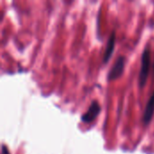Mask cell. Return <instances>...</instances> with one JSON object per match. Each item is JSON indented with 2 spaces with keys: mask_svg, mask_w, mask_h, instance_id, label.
I'll return each instance as SVG.
<instances>
[{
  "mask_svg": "<svg viewBox=\"0 0 154 154\" xmlns=\"http://www.w3.org/2000/svg\"><path fill=\"white\" fill-rule=\"evenodd\" d=\"M150 67H151V55H150V50L148 47H146L142 54V60H141V69L139 73V86L140 88H143L147 82V79L150 72Z\"/></svg>",
  "mask_w": 154,
  "mask_h": 154,
  "instance_id": "cell-1",
  "label": "cell"
},
{
  "mask_svg": "<svg viewBox=\"0 0 154 154\" xmlns=\"http://www.w3.org/2000/svg\"><path fill=\"white\" fill-rule=\"evenodd\" d=\"M115 45H116V32L113 31L108 41H107V44H106V47L105 50V53H104V57H103L104 63H106L109 60L111 55L114 52Z\"/></svg>",
  "mask_w": 154,
  "mask_h": 154,
  "instance_id": "cell-5",
  "label": "cell"
},
{
  "mask_svg": "<svg viewBox=\"0 0 154 154\" xmlns=\"http://www.w3.org/2000/svg\"><path fill=\"white\" fill-rule=\"evenodd\" d=\"M152 76H153V79H154V62H153V65H152Z\"/></svg>",
  "mask_w": 154,
  "mask_h": 154,
  "instance_id": "cell-7",
  "label": "cell"
},
{
  "mask_svg": "<svg viewBox=\"0 0 154 154\" xmlns=\"http://www.w3.org/2000/svg\"><path fill=\"white\" fill-rule=\"evenodd\" d=\"M125 62H126V59L125 56H122V55L118 56L108 73L107 79L113 80V79L119 78L124 72V69L125 67Z\"/></svg>",
  "mask_w": 154,
  "mask_h": 154,
  "instance_id": "cell-2",
  "label": "cell"
},
{
  "mask_svg": "<svg viewBox=\"0 0 154 154\" xmlns=\"http://www.w3.org/2000/svg\"><path fill=\"white\" fill-rule=\"evenodd\" d=\"M1 154H10L8 148L5 144H2V146H1Z\"/></svg>",
  "mask_w": 154,
  "mask_h": 154,
  "instance_id": "cell-6",
  "label": "cell"
},
{
  "mask_svg": "<svg viewBox=\"0 0 154 154\" xmlns=\"http://www.w3.org/2000/svg\"><path fill=\"white\" fill-rule=\"evenodd\" d=\"M100 111H101V106H100L99 103L97 101H93L91 103V105L88 106L87 112L82 115L81 121L84 123H87V124L93 122L97 117Z\"/></svg>",
  "mask_w": 154,
  "mask_h": 154,
  "instance_id": "cell-3",
  "label": "cell"
},
{
  "mask_svg": "<svg viewBox=\"0 0 154 154\" xmlns=\"http://www.w3.org/2000/svg\"><path fill=\"white\" fill-rule=\"evenodd\" d=\"M154 115V91L151 94L147 104L145 106V109L143 115V125H147L152 121Z\"/></svg>",
  "mask_w": 154,
  "mask_h": 154,
  "instance_id": "cell-4",
  "label": "cell"
}]
</instances>
